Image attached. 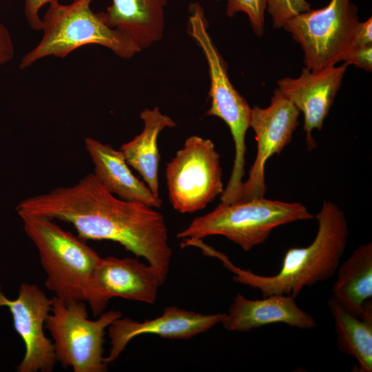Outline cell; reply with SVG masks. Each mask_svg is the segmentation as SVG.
Wrapping results in <instances>:
<instances>
[{
  "label": "cell",
  "instance_id": "cell-1",
  "mask_svg": "<svg viewBox=\"0 0 372 372\" xmlns=\"http://www.w3.org/2000/svg\"><path fill=\"white\" fill-rule=\"evenodd\" d=\"M16 210L70 223L85 240L118 242L146 259L163 283L166 280L172 251L163 216L143 203L116 197L94 174L73 185L27 198Z\"/></svg>",
  "mask_w": 372,
  "mask_h": 372
},
{
  "label": "cell",
  "instance_id": "cell-2",
  "mask_svg": "<svg viewBox=\"0 0 372 372\" xmlns=\"http://www.w3.org/2000/svg\"><path fill=\"white\" fill-rule=\"evenodd\" d=\"M314 216L318 223L314 240L307 247L289 248L275 275H258L240 269L223 253L217 258L234 274L235 282L260 290L263 297L285 294L295 298L304 287L325 281L336 273L348 241L347 220L336 203L324 200Z\"/></svg>",
  "mask_w": 372,
  "mask_h": 372
},
{
  "label": "cell",
  "instance_id": "cell-3",
  "mask_svg": "<svg viewBox=\"0 0 372 372\" xmlns=\"http://www.w3.org/2000/svg\"><path fill=\"white\" fill-rule=\"evenodd\" d=\"M92 0H74L69 4L56 1L48 4L42 20L43 37L21 59L25 69L47 57L65 58L72 51L95 44L110 50L122 59H130L141 49L126 34L105 22L103 11L91 9Z\"/></svg>",
  "mask_w": 372,
  "mask_h": 372
},
{
  "label": "cell",
  "instance_id": "cell-4",
  "mask_svg": "<svg viewBox=\"0 0 372 372\" xmlns=\"http://www.w3.org/2000/svg\"><path fill=\"white\" fill-rule=\"evenodd\" d=\"M23 230L37 247L45 272V287L64 303L85 301L101 257L86 240L63 229L53 220L18 214Z\"/></svg>",
  "mask_w": 372,
  "mask_h": 372
},
{
  "label": "cell",
  "instance_id": "cell-5",
  "mask_svg": "<svg viewBox=\"0 0 372 372\" xmlns=\"http://www.w3.org/2000/svg\"><path fill=\"white\" fill-rule=\"evenodd\" d=\"M315 216L300 203H286L262 198L220 203L211 212L195 218L177 234L179 238L202 239L219 235L247 251L264 243L272 231Z\"/></svg>",
  "mask_w": 372,
  "mask_h": 372
},
{
  "label": "cell",
  "instance_id": "cell-6",
  "mask_svg": "<svg viewBox=\"0 0 372 372\" xmlns=\"http://www.w3.org/2000/svg\"><path fill=\"white\" fill-rule=\"evenodd\" d=\"M52 300L45 329L52 337L56 361L74 372L107 371L103 357L105 329L121 312L110 310L91 320L84 301L64 303L56 296Z\"/></svg>",
  "mask_w": 372,
  "mask_h": 372
},
{
  "label": "cell",
  "instance_id": "cell-7",
  "mask_svg": "<svg viewBox=\"0 0 372 372\" xmlns=\"http://www.w3.org/2000/svg\"><path fill=\"white\" fill-rule=\"evenodd\" d=\"M358 10L351 0H330L285 23L282 28L300 45L306 68L316 71L343 61L360 22Z\"/></svg>",
  "mask_w": 372,
  "mask_h": 372
},
{
  "label": "cell",
  "instance_id": "cell-8",
  "mask_svg": "<svg viewBox=\"0 0 372 372\" xmlns=\"http://www.w3.org/2000/svg\"><path fill=\"white\" fill-rule=\"evenodd\" d=\"M165 174L170 203L183 214L204 209L224 190L220 156L209 138H187Z\"/></svg>",
  "mask_w": 372,
  "mask_h": 372
},
{
  "label": "cell",
  "instance_id": "cell-9",
  "mask_svg": "<svg viewBox=\"0 0 372 372\" xmlns=\"http://www.w3.org/2000/svg\"><path fill=\"white\" fill-rule=\"evenodd\" d=\"M187 31L201 48L209 68L211 107L206 115L221 118L229 127L235 145L234 161H245V136L251 115V107L231 84L227 65L216 48L208 31L203 8L198 3L189 7Z\"/></svg>",
  "mask_w": 372,
  "mask_h": 372
},
{
  "label": "cell",
  "instance_id": "cell-10",
  "mask_svg": "<svg viewBox=\"0 0 372 372\" xmlns=\"http://www.w3.org/2000/svg\"><path fill=\"white\" fill-rule=\"evenodd\" d=\"M300 111L282 92L276 88L270 105L265 108L251 107L250 127L257 141L256 159L243 182L241 198L249 200L264 197L266 193L265 167L269 158L280 154L291 141L299 125Z\"/></svg>",
  "mask_w": 372,
  "mask_h": 372
},
{
  "label": "cell",
  "instance_id": "cell-11",
  "mask_svg": "<svg viewBox=\"0 0 372 372\" xmlns=\"http://www.w3.org/2000/svg\"><path fill=\"white\" fill-rule=\"evenodd\" d=\"M52 300L37 285L23 282L18 296L10 300L0 291V307L9 309L14 328L25 344L18 372H52L56 358L53 342L44 333Z\"/></svg>",
  "mask_w": 372,
  "mask_h": 372
},
{
  "label": "cell",
  "instance_id": "cell-12",
  "mask_svg": "<svg viewBox=\"0 0 372 372\" xmlns=\"http://www.w3.org/2000/svg\"><path fill=\"white\" fill-rule=\"evenodd\" d=\"M163 285L149 264L132 258H101L88 285L85 302L96 317L115 297L154 304Z\"/></svg>",
  "mask_w": 372,
  "mask_h": 372
},
{
  "label": "cell",
  "instance_id": "cell-13",
  "mask_svg": "<svg viewBox=\"0 0 372 372\" xmlns=\"http://www.w3.org/2000/svg\"><path fill=\"white\" fill-rule=\"evenodd\" d=\"M347 66L344 63L316 71L304 67L298 77H285L277 82L278 88L304 114L303 130L309 150L316 147L311 132L322 130Z\"/></svg>",
  "mask_w": 372,
  "mask_h": 372
},
{
  "label": "cell",
  "instance_id": "cell-14",
  "mask_svg": "<svg viewBox=\"0 0 372 372\" xmlns=\"http://www.w3.org/2000/svg\"><path fill=\"white\" fill-rule=\"evenodd\" d=\"M225 313L203 314L169 306L163 314L154 319L141 322L121 317L108 327L111 347L104 361L109 364L115 361L127 344L142 334H156L169 339H190L221 324Z\"/></svg>",
  "mask_w": 372,
  "mask_h": 372
},
{
  "label": "cell",
  "instance_id": "cell-15",
  "mask_svg": "<svg viewBox=\"0 0 372 372\" xmlns=\"http://www.w3.org/2000/svg\"><path fill=\"white\" fill-rule=\"evenodd\" d=\"M275 323H284L300 329L316 327L313 317L300 309L293 297L285 294L249 300L238 293L221 322L229 331H249Z\"/></svg>",
  "mask_w": 372,
  "mask_h": 372
},
{
  "label": "cell",
  "instance_id": "cell-16",
  "mask_svg": "<svg viewBox=\"0 0 372 372\" xmlns=\"http://www.w3.org/2000/svg\"><path fill=\"white\" fill-rule=\"evenodd\" d=\"M84 143L94 163V175L107 191L126 201L161 207V199L132 174L121 150L91 137L85 138Z\"/></svg>",
  "mask_w": 372,
  "mask_h": 372
},
{
  "label": "cell",
  "instance_id": "cell-17",
  "mask_svg": "<svg viewBox=\"0 0 372 372\" xmlns=\"http://www.w3.org/2000/svg\"><path fill=\"white\" fill-rule=\"evenodd\" d=\"M105 13V22L129 36L142 50L163 37L167 0H112Z\"/></svg>",
  "mask_w": 372,
  "mask_h": 372
},
{
  "label": "cell",
  "instance_id": "cell-18",
  "mask_svg": "<svg viewBox=\"0 0 372 372\" xmlns=\"http://www.w3.org/2000/svg\"><path fill=\"white\" fill-rule=\"evenodd\" d=\"M140 117L144 123L143 131L130 141L123 144L120 150L127 164L140 174L154 196L161 198L158 137L163 130L174 127L176 123L171 117L162 114L158 107L145 108Z\"/></svg>",
  "mask_w": 372,
  "mask_h": 372
},
{
  "label": "cell",
  "instance_id": "cell-19",
  "mask_svg": "<svg viewBox=\"0 0 372 372\" xmlns=\"http://www.w3.org/2000/svg\"><path fill=\"white\" fill-rule=\"evenodd\" d=\"M336 272L332 298L349 313L361 318L366 303L372 298V242L356 247Z\"/></svg>",
  "mask_w": 372,
  "mask_h": 372
},
{
  "label": "cell",
  "instance_id": "cell-20",
  "mask_svg": "<svg viewBox=\"0 0 372 372\" xmlns=\"http://www.w3.org/2000/svg\"><path fill=\"white\" fill-rule=\"evenodd\" d=\"M333 318L336 343L340 351L353 356L358 362L357 371H372V302L364 306L361 318L344 309L333 298L328 302Z\"/></svg>",
  "mask_w": 372,
  "mask_h": 372
},
{
  "label": "cell",
  "instance_id": "cell-21",
  "mask_svg": "<svg viewBox=\"0 0 372 372\" xmlns=\"http://www.w3.org/2000/svg\"><path fill=\"white\" fill-rule=\"evenodd\" d=\"M226 14L233 17L236 13L242 12L249 19L253 31L257 37L264 34L265 12L267 0H227Z\"/></svg>",
  "mask_w": 372,
  "mask_h": 372
},
{
  "label": "cell",
  "instance_id": "cell-22",
  "mask_svg": "<svg viewBox=\"0 0 372 372\" xmlns=\"http://www.w3.org/2000/svg\"><path fill=\"white\" fill-rule=\"evenodd\" d=\"M267 10L274 28H282L291 18L311 10L306 0H267Z\"/></svg>",
  "mask_w": 372,
  "mask_h": 372
},
{
  "label": "cell",
  "instance_id": "cell-23",
  "mask_svg": "<svg viewBox=\"0 0 372 372\" xmlns=\"http://www.w3.org/2000/svg\"><path fill=\"white\" fill-rule=\"evenodd\" d=\"M348 65L353 64L367 72L372 70V45L351 48L343 59Z\"/></svg>",
  "mask_w": 372,
  "mask_h": 372
},
{
  "label": "cell",
  "instance_id": "cell-24",
  "mask_svg": "<svg viewBox=\"0 0 372 372\" xmlns=\"http://www.w3.org/2000/svg\"><path fill=\"white\" fill-rule=\"evenodd\" d=\"M59 0H25L24 14L29 26L34 31H41L42 20L40 9L46 4Z\"/></svg>",
  "mask_w": 372,
  "mask_h": 372
},
{
  "label": "cell",
  "instance_id": "cell-25",
  "mask_svg": "<svg viewBox=\"0 0 372 372\" xmlns=\"http://www.w3.org/2000/svg\"><path fill=\"white\" fill-rule=\"evenodd\" d=\"M372 45V18L359 22L354 32L350 48Z\"/></svg>",
  "mask_w": 372,
  "mask_h": 372
},
{
  "label": "cell",
  "instance_id": "cell-26",
  "mask_svg": "<svg viewBox=\"0 0 372 372\" xmlns=\"http://www.w3.org/2000/svg\"><path fill=\"white\" fill-rule=\"evenodd\" d=\"M14 47L11 35L3 24L0 23V66L12 59Z\"/></svg>",
  "mask_w": 372,
  "mask_h": 372
}]
</instances>
